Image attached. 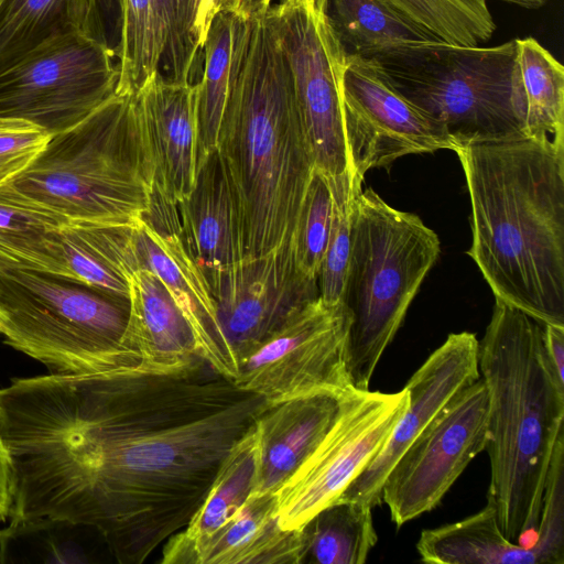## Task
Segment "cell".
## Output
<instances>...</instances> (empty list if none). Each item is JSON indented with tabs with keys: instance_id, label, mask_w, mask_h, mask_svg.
I'll return each instance as SVG.
<instances>
[{
	"instance_id": "7a4b0ae2",
	"label": "cell",
	"mask_w": 564,
	"mask_h": 564,
	"mask_svg": "<svg viewBox=\"0 0 564 564\" xmlns=\"http://www.w3.org/2000/svg\"><path fill=\"white\" fill-rule=\"evenodd\" d=\"M471 246L495 299L564 327V145L519 135L460 144Z\"/></svg>"
},
{
	"instance_id": "44dd1931",
	"label": "cell",
	"mask_w": 564,
	"mask_h": 564,
	"mask_svg": "<svg viewBox=\"0 0 564 564\" xmlns=\"http://www.w3.org/2000/svg\"><path fill=\"white\" fill-rule=\"evenodd\" d=\"M350 391H318L268 403L256 419L259 449L251 496L280 489L323 441Z\"/></svg>"
},
{
	"instance_id": "836d02e7",
	"label": "cell",
	"mask_w": 564,
	"mask_h": 564,
	"mask_svg": "<svg viewBox=\"0 0 564 564\" xmlns=\"http://www.w3.org/2000/svg\"><path fill=\"white\" fill-rule=\"evenodd\" d=\"M333 221V195L327 178L314 169L291 237L294 263L317 280Z\"/></svg>"
},
{
	"instance_id": "7402d4cb",
	"label": "cell",
	"mask_w": 564,
	"mask_h": 564,
	"mask_svg": "<svg viewBox=\"0 0 564 564\" xmlns=\"http://www.w3.org/2000/svg\"><path fill=\"white\" fill-rule=\"evenodd\" d=\"M127 343L139 354L143 371L175 373L203 358L186 317L163 282L137 270L130 283Z\"/></svg>"
},
{
	"instance_id": "603a6c76",
	"label": "cell",
	"mask_w": 564,
	"mask_h": 564,
	"mask_svg": "<svg viewBox=\"0 0 564 564\" xmlns=\"http://www.w3.org/2000/svg\"><path fill=\"white\" fill-rule=\"evenodd\" d=\"M74 32L109 44L98 0H0V72L45 41Z\"/></svg>"
},
{
	"instance_id": "e0dca14e",
	"label": "cell",
	"mask_w": 564,
	"mask_h": 564,
	"mask_svg": "<svg viewBox=\"0 0 564 564\" xmlns=\"http://www.w3.org/2000/svg\"><path fill=\"white\" fill-rule=\"evenodd\" d=\"M478 344L473 333H453L426 358L404 386L409 402L388 440L337 500L371 508L382 502L383 481L399 457L457 393L480 378Z\"/></svg>"
},
{
	"instance_id": "60d3db41",
	"label": "cell",
	"mask_w": 564,
	"mask_h": 564,
	"mask_svg": "<svg viewBox=\"0 0 564 564\" xmlns=\"http://www.w3.org/2000/svg\"><path fill=\"white\" fill-rule=\"evenodd\" d=\"M220 0H200L196 20L198 45L204 50L207 32L214 15L219 11Z\"/></svg>"
},
{
	"instance_id": "74e56055",
	"label": "cell",
	"mask_w": 564,
	"mask_h": 564,
	"mask_svg": "<svg viewBox=\"0 0 564 564\" xmlns=\"http://www.w3.org/2000/svg\"><path fill=\"white\" fill-rule=\"evenodd\" d=\"M51 137L32 122L0 117V186L21 174L45 148Z\"/></svg>"
},
{
	"instance_id": "8992f818",
	"label": "cell",
	"mask_w": 564,
	"mask_h": 564,
	"mask_svg": "<svg viewBox=\"0 0 564 564\" xmlns=\"http://www.w3.org/2000/svg\"><path fill=\"white\" fill-rule=\"evenodd\" d=\"M129 316L128 297L74 276L0 261V335L52 375L143 371L127 343Z\"/></svg>"
},
{
	"instance_id": "cb8c5ba5",
	"label": "cell",
	"mask_w": 564,
	"mask_h": 564,
	"mask_svg": "<svg viewBox=\"0 0 564 564\" xmlns=\"http://www.w3.org/2000/svg\"><path fill=\"white\" fill-rule=\"evenodd\" d=\"M249 30L250 18L227 10H219L210 22L203 50L202 75L196 83L198 164L217 147L221 119L246 51Z\"/></svg>"
},
{
	"instance_id": "484cf974",
	"label": "cell",
	"mask_w": 564,
	"mask_h": 564,
	"mask_svg": "<svg viewBox=\"0 0 564 564\" xmlns=\"http://www.w3.org/2000/svg\"><path fill=\"white\" fill-rule=\"evenodd\" d=\"M132 226L70 223L61 228L59 240L69 274L129 299L131 276L135 272Z\"/></svg>"
},
{
	"instance_id": "4fadbf2b",
	"label": "cell",
	"mask_w": 564,
	"mask_h": 564,
	"mask_svg": "<svg viewBox=\"0 0 564 564\" xmlns=\"http://www.w3.org/2000/svg\"><path fill=\"white\" fill-rule=\"evenodd\" d=\"M347 330L344 306L328 305L318 296L242 361L234 382L268 403L352 390L346 371Z\"/></svg>"
},
{
	"instance_id": "ffe728a7",
	"label": "cell",
	"mask_w": 564,
	"mask_h": 564,
	"mask_svg": "<svg viewBox=\"0 0 564 564\" xmlns=\"http://www.w3.org/2000/svg\"><path fill=\"white\" fill-rule=\"evenodd\" d=\"M276 496H250L215 533L195 543L171 536L163 564H301L303 532L284 530L276 518Z\"/></svg>"
},
{
	"instance_id": "d590c367",
	"label": "cell",
	"mask_w": 564,
	"mask_h": 564,
	"mask_svg": "<svg viewBox=\"0 0 564 564\" xmlns=\"http://www.w3.org/2000/svg\"><path fill=\"white\" fill-rule=\"evenodd\" d=\"M534 545L545 564L564 563V433L547 471Z\"/></svg>"
},
{
	"instance_id": "f6af8a7d",
	"label": "cell",
	"mask_w": 564,
	"mask_h": 564,
	"mask_svg": "<svg viewBox=\"0 0 564 564\" xmlns=\"http://www.w3.org/2000/svg\"><path fill=\"white\" fill-rule=\"evenodd\" d=\"M237 0H220L219 9L231 11Z\"/></svg>"
},
{
	"instance_id": "f1b7e54d",
	"label": "cell",
	"mask_w": 564,
	"mask_h": 564,
	"mask_svg": "<svg viewBox=\"0 0 564 564\" xmlns=\"http://www.w3.org/2000/svg\"><path fill=\"white\" fill-rule=\"evenodd\" d=\"M516 41L524 133L564 145V67L534 39Z\"/></svg>"
},
{
	"instance_id": "f546056e",
	"label": "cell",
	"mask_w": 564,
	"mask_h": 564,
	"mask_svg": "<svg viewBox=\"0 0 564 564\" xmlns=\"http://www.w3.org/2000/svg\"><path fill=\"white\" fill-rule=\"evenodd\" d=\"M372 508L337 500L316 513L303 532V563L362 564L378 541Z\"/></svg>"
},
{
	"instance_id": "ac0fdd59",
	"label": "cell",
	"mask_w": 564,
	"mask_h": 564,
	"mask_svg": "<svg viewBox=\"0 0 564 564\" xmlns=\"http://www.w3.org/2000/svg\"><path fill=\"white\" fill-rule=\"evenodd\" d=\"M196 84L156 72L133 95L152 161L154 186L178 204L192 192L198 169Z\"/></svg>"
},
{
	"instance_id": "8fae6325",
	"label": "cell",
	"mask_w": 564,
	"mask_h": 564,
	"mask_svg": "<svg viewBox=\"0 0 564 564\" xmlns=\"http://www.w3.org/2000/svg\"><path fill=\"white\" fill-rule=\"evenodd\" d=\"M409 402L397 393L351 390L319 445L280 487L276 518L284 530H299L334 503L383 446Z\"/></svg>"
},
{
	"instance_id": "277c9868",
	"label": "cell",
	"mask_w": 564,
	"mask_h": 564,
	"mask_svg": "<svg viewBox=\"0 0 564 564\" xmlns=\"http://www.w3.org/2000/svg\"><path fill=\"white\" fill-rule=\"evenodd\" d=\"M495 300L478 344L488 393L487 502L503 535L531 547L552 456L564 433V382L546 356L542 324Z\"/></svg>"
},
{
	"instance_id": "83f0119b",
	"label": "cell",
	"mask_w": 564,
	"mask_h": 564,
	"mask_svg": "<svg viewBox=\"0 0 564 564\" xmlns=\"http://www.w3.org/2000/svg\"><path fill=\"white\" fill-rule=\"evenodd\" d=\"M324 10L346 57L368 58L398 45L441 41L391 0H326Z\"/></svg>"
},
{
	"instance_id": "e575fe53",
	"label": "cell",
	"mask_w": 564,
	"mask_h": 564,
	"mask_svg": "<svg viewBox=\"0 0 564 564\" xmlns=\"http://www.w3.org/2000/svg\"><path fill=\"white\" fill-rule=\"evenodd\" d=\"M330 186V185H329ZM333 221L328 243L318 273L319 297L328 305H343L351 252V206L361 191L330 186Z\"/></svg>"
},
{
	"instance_id": "bcb514c9",
	"label": "cell",
	"mask_w": 564,
	"mask_h": 564,
	"mask_svg": "<svg viewBox=\"0 0 564 564\" xmlns=\"http://www.w3.org/2000/svg\"><path fill=\"white\" fill-rule=\"evenodd\" d=\"M295 1H300V2H313V3H319V4H325L326 0H295Z\"/></svg>"
},
{
	"instance_id": "5b68a950",
	"label": "cell",
	"mask_w": 564,
	"mask_h": 564,
	"mask_svg": "<svg viewBox=\"0 0 564 564\" xmlns=\"http://www.w3.org/2000/svg\"><path fill=\"white\" fill-rule=\"evenodd\" d=\"M7 184L69 223H138L150 207L154 174L133 96L116 94L76 126L52 135Z\"/></svg>"
},
{
	"instance_id": "5bb4252c",
	"label": "cell",
	"mask_w": 564,
	"mask_h": 564,
	"mask_svg": "<svg viewBox=\"0 0 564 564\" xmlns=\"http://www.w3.org/2000/svg\"><path fill=\"white\" fill-rule=\"evenodd\" d=\"M343 89L346 143L358 182L404 155L456 150L444 126L403 97L368 58L346 57Z\"/></svg>"
},
{
	"instance_id": "ba28073f",
	"label": "cell",
	"mask_w": 564,
	"mask_h": 564,
	"mask_svg": "<svg viewBox=\"0 0 564 564\" xmlns=\"http://www.w3.org/2000/svg\"><path fill=\"white\" fill-rule=\"evenodd\" d=\"M368 59L403 97L442 123L457 148L527 135L516 40L491 47L403 44Z\"/></svg>"
},
{
	"instance_id": "8d00e7d4",
	"label": "cell",
	"mask_w": 564,
	"mask_h": 564,
	"mask_svg": "<svg viewBox=\"0 0 564 564\" xmlns=\"http://www.w3.org/2000/svg\"><path fill=\"white\" fill-rule=\"evenodd\" d=\"M200 0H175V30L161 64L169 80L196 84L204 53L196 36V20ZM160 64V65H161Z\"/></svg>"
},
{
	"instance_id": "ab89813d",
	"label": "cell",
	"mask_w": 564,
	"mask_h": 564,
	"mask_svg": "<svg viewBox=\"0 0 564 564\" xmlns=\"http://www.w3.org/2000/svg\"><path fill=\"white\" fill-rule=\"evenodd\" d=\"M11 506L10 463L0 433V521L8 519Z\"/></svg>"
},
{
	"instance_id": "7bdbcfd3",
	"label": "cell",
	"mask_w": 564,
	"mask_h": 564,
	"mask_svg": "<svg viewBox=\"0 0 564 564\" xmlns=\"http://www.w3.org/2000/svg\"><path fill=\"white\" fill-rule=\"evenodd\" d=\"M102 20L108 25H115L120 17V0H98Z\"/></svg>"
},
{
	"instance_id": "d6986e66",
	"label": "cell",
	"mask_w": 564,
	"mask_h": 564,
	"mask_svg": "<svg viewBox=\"0 0 564 564\" xmlns=\"http://www.w3.org/2000/svg\"><path fill=\"white\" fill-rule=\"evenodd\" d=\"M177 209L182 240L208 286L242 262L237 198L217 148L199 162L194 187Z\"/></svg>"
},
{
	"instance_id": "52a82bcc",
	"label": "cell",
	"mask_w": 564,
	"mask_h": 564,
	"mask_svg": "<svg viewBox=\"0 0 564 564\" xmlns=\"http://www.w3.org/2000/svg\"><path fill=\"white\" fill-rule=\"evenodd\" d=\"M441 252L434 230L386 203L372 188L351 206V252L343 306L348 318L346 371L367 391L375 369Z\"/></svg>"
},
{
	"instance_id": "9c48e42d",
	"label": "cell",
	"mask_w": 564,
	"mask_h": 564,
	"mask_svg": "<svg viewBox=\"0 0 564 564\" xmlns=\"http://www.w3.org/2000/svg\"><path fill=\"white\" fill-rule=\"evenodd\" d=\"M324 9L325 4L280 0L268 13L290 66L315 170L329 183L361 187L351 169L345 134L346 54Z\"/></svg>"
},
{
	"instance_id": "7c38bea8",
	"label": "cell",
	"mask_w": 564,
	"mask_h": 564,
	"mask_svg": "<svg viewBox=\"0 0 564 564\" xmlns=\"http://www.w3.org/2000/svg\"><path fill=\"white\" fill-rule=\"evenodd\" d=\"M488 440V393L479 378L457 393L399 457L382 501L400 528L433 510Z\"/></svg>"
},
{
	"instance_id": "d6a6232c",
	"label": "cell",
	"mask_w": 564,
	"mask_h": 564,
	"mask_svg": "<svg viewBox=\"0 0 564 564\" xmlns=\"http://www.w3.org/2000/svg\"><path fill=\"white\" fill-rule=\"evenodd\" d=\"M402 12L442 42L478 46L496 24L487 0H391Z\"/></svg>"
},
{
	"instance_id": "9a60e30c",
	"label": "cell",
	"mask_w": 564,
	"mask_h": 564,
	"mask_svg": "<svg viewBox=\"0 0 564 564\" xmlns=\"http://www.w3.org/2000/svg\"><path fill=\"white\" fill-rule=\"evenodd\" d=\"M208 289L237 376L257 347L319 296L317 280L296 269L291 239L267 254L243 259Z\"/></svg>"
},
{
	"instance_id": "4316f807",
	"label": "cell",
	"mask_w": 564,
	"mask_h": 564,
	"mask_svg": "<svg viewBox=\"0 0 564 564\" xmlns=\"http://www.w3.org/2000/svg\"><path fill=\"white\" fill-rule=\"evenodd\" d=\"M68 224L8 184L0 186V261L72 276L59 240V229Z\"/></svg>"
},
{
	"instance_id": "d4e9b609",
	"label": "cell",
	"mask_w": 564,
	"mask_h": 564,
	"mask_svg": "<svg viewBox=\"0 0 564 564\" xmlns=\"http://www.w3.org/2000/svg\"><path fill=\"white\" fill-rule=\"evenodd\" d=\"M416 551L425 563L545 564L535 545L523 546L503 535L489 502L463 520L422 531Z\"/></svg>"
},
{
	"instance_id": "ee69618b",
	"label": "cell",
	"mask_w": 564,
	"mask_h": 564,
	"mask_svg": "<svg viewBox=\"0 0 564 564\" xmlns=\"http://www.w3.org/2000/svg\"><path fill=\"white\" fill-rule=\"evenodd\" d=\"M512 4H517L527 9H536L542 7L546 0H499Z\"/></svg>"
},
{
	"instance_id": "b9f144b4",
	"label": "cell",
	"mask_w": 564,
	"mask_h": 564,
	"mask_svg": "<svg viewBox=\"0 0 564 564\" xmlns=\"http://www.w3.org/2000/svg\"><path fill=\"white\" fill-rule=\"evenodd\" d=\"M272 3L273 0H237L230 12L249 19L256 14L264 13Z\"/></svg>"
},
{
	"instance_id": "4dcf8cb0",
	"label": "cell",
	"mask_w": 564,
	"mask_h": 564,
	"mask_svg": "<svg viewBox=\"0 0 564 564\" xmlns=\"http://www.w3.org/2000/svg\"><path fill=\"white\" fill-rule=\"evenodd\" d=\"M259 440L254 425L231 448L188 524L173 534L186 543L199 542L229 521L250 498L256 482Z\"/></svg>"
},
{
	"instance_id": "1f68e13d",
	"label": "cell",
	"mask_w": 564,
	"mask_h": 564,
	"mask_svg": "<svg viewBox=\"0 0 564 564\" xmlns=\"http://www.w3.org/2000/svg\"><path fill=\"white\" fill-rule=\"evenodd\" d=\"M117 95L133 96L156 73L164 52L153 0H120Z\"/></svg>"
},
{
	"instance_id": "f35d334b",
	"label": "cell",
	"mask_w": 564,
	"mask_h": 564,
	"mask_svg": "<svg viewBox=\"0 0 564 564\" xmlns=\"http://www.w3.org/2000/svg\"><path fill=\"white\" fill-rule=\"evenodd\" d=\"M542 328L546 356L556 376L564 382V327L544 324Z\"/></svg>"
},
{
	"instance_id": "30bf717a",
	"label": "cell",
	"mask_w": 564,
	"mask_h": 564,
	"mask_svg": "<svg viewBox=\"0 0 564 564\" xmlns=\"http://www.w3.org/2000/svg\"><path fill=\"white\" fill-rule=\"evenodd\" d=\"M113 48L74 32L50 39L0 72V117L63 132L117 94Z\"/></svg>"
},
{
	"instance_id": "6da1fadb",
	"label": "cell",
	"mask_w": 564,
	"mask_h": 564,
	"mask_svg": "<svg viewBox=\"0 0 564 564\" xmlns=\"http://www.w3.org/2000/svg\"><path fill=\"white\" fill-rule=\"evenodd\" d=\"M267 405L204 359L12 380L0 389L10 523L87 527L119 563L141 564L188 524Z\"/></svg>"
},
{
	"instance_id": "2e32d148",
	"label": "cell",
	"mask_w": 564,
	"mask_h": 564,
	"mask_svg": "<svg viewBox=\"0 0 564 564\" xmlns=\"http://www.w3.org/2000/svg\"><path fill=\"white\" fill-rule=\"evenodd\" d=\"M134 269L149 270L167 288L194 333L200 357L235 380L206 279L181 237L177 204L153 187L150 207L131 228Z\"/></svg>"
},
{
	"instance_id": "3957f363",
	"label": "cell",
	"mask_w": 564,
	"mask_h": 564,
	"mask_svg": "<svg viewBox=\"0 0 564 564\" xmlns=\"http://www.w3.org/2000/svg\"><path fill=\"white\" fill-rule=\"evenodd\" d=\"M216 148L237 198L243 259L289 242L315 167L268 10L250 18Z\"/></svg>"
}]
</instances>
